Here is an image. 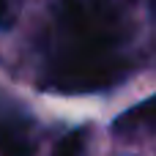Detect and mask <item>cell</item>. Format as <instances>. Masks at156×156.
<instances>
[{"label": "cell", "instance_id": "6da1fadb", "mask_svg": "<svg viewBox=\"0 0 156 156\" xmlns=\"http://www.w3.org/2000/svg\"><path fill=\"white\" fill-rule=\"evenodd\" d=\"M58 27L66 52H110L126 36L121 14L112 5L96 0H63Z\"/></svg>", "mask_w": 156, "mask_h": 156}, {"label": "cell", "instance_id": "7a4b0ae2", "mask_svg": "<svg viewBox=\"0 0 156 156\" xmlns=\"http://www.w3.org/2000/svg\"><path fill=\"white\" fill-rule=\"evenodd\" d=\"M132 74V66L110 52H63L60 60L49 69L47 85L60 93H96L123 82Z\"/></svg>", "mask_w": 156, "mask_h": 156}, {"label": "cell", "instance_id": "3957f363", "mask_svg": "<svg viewBox=\"0 0 156 156\" xmlns=\"http://www.w3.org/2000/svg\"><path fill=\"white\" fill-rule=\"evenodd\" d=\"M0 156H33V140L16 123H0Z\"/></svg>", "mask_w": 156, "mask_h": 156}, {"label": "cell", "instance_id": "277c9868", "mask_svg": "<svg viewBox=\"0 0 156 156\" xmlns=\"http://www.w3.org/2000/svg\"><path fill=\"white\" fill-rule=\"evenodd\" d=\"M52 156H88V143H85V132H69L63 134L55 145H52Z\"/></svg>", "mask_w": 156, "mask_h": 156}, {"label": "cell", "instance_id": "5b68a950", "mask_svg": "<svg viewBox=\"0 0 156 156\" xmlns=\"http://www.w3.org/2000/svg\"><path fill=\"white\" fill-rule=\"evenodd\" d=\"M123 123H148V126H156V96L148 99V101H143V104H137V107H132V110H126L123 118L118 121V126H123Z\"/></svg>", "mask_w": 156, "mask_h": 156}, {"label": "cell", "instance_id": "8992f818", "mask_svg": "<svg viewBox=\"0 0 156 156\" xmlns=\"http://www.w3.org/2000/svg\"><path fill=\"white\" fill-rule=\"evenodd\" d=\"M19 0H0V27H8L16 16Z\"/></svg>", "mask_w": 156, "mask_h": 156}]
</instances>
